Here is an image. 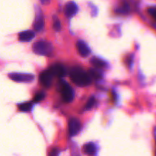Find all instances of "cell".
Here are the masks:
<instances>
[{
	"label": "cell",
	"mask_w": 156,
	"mask_h": 156,
	"mask_svg": "<svg viewBox=\"0 0 156 156\" xmlns=\"http://www.w3.org/2000/svg\"><path fill=\"white\" fill-rule=\"evenodd\" d=\"M70 78L78 86H88L91 83V79L88 73L79 67H75L71 70Z\"/></svg>",
	"instance_id": "6da1fadb"
},
{
	"label": "cell",
	"mask_w": 156,
	"mask_h": 156,
	"mask_svg": "<svg viewBox=\"0 0 156 156\" xmlns=\"http://www.w3.org/2000/svg\"><path fill=\"white\" fill-rule=\"evenodd\" d=\"M53 76H56L58 78H62L66 76V68L63 65L60 63H56L51 66L49 69Z\"/></svg>",
	"instance_id": "52a82bcc"
},
{
	"label": "cell",
	"mask_w": 156,
	"mask_h": 156,
	"mask_svg": "<svg viewBox=\"0 0 156 156\" xmlns=\"http://www.w3.org/2000/svg\"><path fill=\"white\" fill-rule=\"evenodd\" d=\"M130 12V6L128 3L124 2L122 5L119 6L117 9H116V12L119 14H123V15H126Z\"/></svg>",
	"instance_id": "2e32d148"
},
{
	"label": "cell",
	"mask_w": 156,
	"mask_h": 156,
	"mask_svg": "<svg viewBox=\"0 0 156 156\" xmlns=\"http://www.w3.org/2000/svg\"><path fill=\"white\" fill-rule=\"evenodd\" d=\"M81 129V123L76 118H72L69 122V131L72 136L77 135Z\"/></svg>",
	"instance_id": "ba28073f"
},
{
	"label": "cell",
	"mask_w": 156,
	"mask_h": 156,
	"mask_svg": "<svg viewBox=\"0 0 156 156\" xmlns=\"http://www.w3.org/2000/svg\"><path fill=\"white\" fill-rule=\"evenodd\" d=\"M45 95L46 94L44 92H42V91H41V92H38L37 94H35L34 100L35 102H40V101H41L42 100H44V98H45Z\"/></svg>",
	"instance_id": "ac0fdd59"
},
{
	"label": "cell",
	"mask_w": 156,
	"mask_h": 156,
	"mask_svg": "<svg viewBox=\"0 0 156 156\" xmlns=\"http://www.w3.org/2000/svg\"><path fill=\"white\" fill-rule=\"evenodd\" d=\"M34 32L31 30H25V31L21 32L18 35V39L21 42H28L32 41L34 38Z\"/></svg>",
	"instance_id": "7c38bea8"
},
{
	"label": "cell",
	"mask_w": 156,
	"mask_h": 156,
	"mask_svg": "<svg viewBox=\"0 0 156 156\" xmlns=\"http://www.w3.org/2000/svg\"><path fill=\"white\" fill-rule=\"evenodd\" d=\"M53 28H54L56 31H59L61 29V23L56 17H55L54 21H53Z\"/></svg>",
	"instance_id": "d6986e66"
},
{
	"label": "cell",
	"mask_w": 156,
	"mask_h": 156,
	"mask_svg": "<svg viewBox=\"0 0 156 156\" xmlns=\"http://www.w3.org/2000/svg\"><path fill=\"white\" fill-rule=\"evenodd\" d=\"M44 27V18L43 15L42 11L40 8H37L35 20L34 22V28L37 31H41Z\"/></svg>",
	"instance_id": "5b68a950"
},
{
	"label": "cell",
	"mask_w": 156,
	"mask_h": 156,
	"mask_svg": "<svg viewBox=\"0 0 156 156\" xmlns=\"http://www.w3.org/2000/svg\"><path fill=\"white\" fill-rule=\"evenodd\" d=\"M66 15L67 17H73L74 15H76L78 12V5H76V2H69L67 3L65 6V9H64Z\"/></svg>",
	"instance_id": "9c48e42d"
},
{
	"label": "cell",
	"mask_w": 156,
	"mask_h": 156,
	"mask_svg": "<svg viewBox=\"0 0 156 156\" xmlns=\"http://www.w3.org/2000/svg\"><path fill=\"white\" fill-rule=\"evenodd\" d=\"M9 77L12 80L16 82H31L34 79V76L30 73H12L9 75Z\"/></svg>",
	"instance_id": "277c9868"
},
{
	"label": "cell",
	"mask_w": 156,
	"mask_h": 156,
	"mask_svg": "<svg viewBox=\"0 0 156 156\" xmlns=\"http://www.w3.org/2000/svg\"><path fill=\"white\" fill-rule=\"evenodd\" d=\"M128 62V66L129 67V68H131V67L133 66V56H129V58H128L127 59Z\"/></svg>",
	"instance_id": "44dd1931"
},
{
	"label": "cell",
	"mask_w": 156,
	"mask_h": 156,
	"mask_svg": "<svg viewBox=\"0 0 156 156\" xmlns=\"http://www.w3.org/2000/svg\"><path fill=\"white\" fill-rule=\"evenodd\" d=\"M91 62L96 69H103L107 66V63L105 61L98 57H95V56L91 58Z\"/></svg>",
	"instance_id": "4fadbf2b"
},
{
	"label": "cell",
	"mask_w": 156,
	"mask_h": 156,
	"mask_svg": "<svg viewBox=\"0 0 156 156\" xmlns=\"http://www.w3.org/2000/svg\"><path fill=\"white\" fill-rule=\"evenodd\" d=\"M53 45L47 41H37L33 45V51L36 54L41 56H49L53 53Z\"/></svg>",
	"instance_id": "7a4b0ae2"
},
{
	"label": "cell",
	"mask_w": 156,
	"mask_h": 156,
	"mask_svg": "<svg viewBox=\"0 0 156 156\" xmlns=\"http://www.w3.org/2000/svg\"><path fill=\"white\" fill-rule=\"evenodd\" d=\"M18 108L20 111L22 112H30L33 108V103L32 102H25V103H21L18 105Z\"/></svg>",
	"instance_id": "9a60e30c"
},
{
	"label": "cell",
	"mask_w": 156,
	"mask_h": 156,
	"mask_svg": "<svg viewBox=\"0 0 156 156\" xmlns=\"http://www.w3.org/2000/svg\"><path fill=\"white\" fill-rule=\"evenodd\" d=\"M148 12H149V15H151L152 16L155 17V7H151L148 9Z\"/></svg>",
	"instance_id": "7402d4cb"
},
{
	"label": "cell",
	"mask_w": 156,
	"mask_h": 156,
	"mask_svg": "<svg viewBox=\"0 0 156 156\" xmlns=\"http://www.w3.org/2000/svg\"><path fill=\"white\" fill-rule=\"evenodd\" d=\"M76 47H77V50L78 51H79V54H80L81 56H84V57L88 56V55H89V53H91L90 48L83 41H78L77 44H76Z\"/></svg>",
	"instance_id": "30bf717a"
},
{
	"label": "cell",
	"mask_w": 156,
	"mask_h": 156,
	"mask_svg": "<svg viewBox=\"0 0 156 156\" xmlns=\"http://www.w3.org/2000/svg\"><path fill=\"white\" fill-rule=\"evenodd\" d=\"M95 102H96V100H95V98H94V96H92V97L90 98L89 100L88 101V102H87V104H86L85 109L86 110L91 109V108L94 106V105H95Z\"/></svg>",
	"instance_id": "e0dca14e"
},
{
	"label": "cell",
	"mask_w": 156,
	"mask_h": 156,
	"mask_svg": "<svg viewBox=\"0 0 156 156\" xmlns=\"http://www.w3.org/2000/svg\"><path fill=\"white\" fill-rule=\"evenodd\" d=\"M53 76L49 69L42 72L39 77L40 82L46 88H50L53 82Z\"/></svg>",
	"instance_id": "8992f818"
},
{
	"label": "cell",
	"mask_w": 156,
	"mask_h": 156,
	"mask_svg": "<svg viewBox=\"0 0 156 156\" xmlns=\"http://www.w3.org/2000/svg\"><path fill=\"white\" fill-rule=\"evenodd\" d=\"M59 155V151L57 149L54 148V149H52L51 151L49 153V156H58Z\"/></svg>",
	"instance_id": "ffe728a7"
},
{
	"label": "cell",
	"mask_w": 156,
	"mask_h": 156,
	"mask_svg": "<svg viewBox=\"0 0 156 156\" xmlns=\"http://www.w3.org/2000/svg\"><path fill=\"white\" fill-rule=\"evenodd\" d=\"M82 150H83L84 153L86 154L87 155L94 156L96 155V152H97V147H96L94 143H88L84 145Z\"/></svg>",
	"instance_id": "8fae6325"
},
{
	"label": "cell",
	"mask_w": 156,
	"mask_h": 156,
	"mask_svg": "<svg viewBox=\"0 0 156 156\" xmlns=\"http://www.w3.org/2000/svg\"><path fill=\"white\" fill-rule=\"evenodd\" d=\"M60 85L61 94H62V98L64 101H66V103L73 101L75 95L73 88L66 82H64V81L61 82Z\"/></svg>",
	"instance_id": "3957f363"
},
{
	"label": "cell",
	"mask_w": 156,
	"mask_h": 156,
	"mask_svg": "<svg viewBox=\"0 0 156 156\" xmlns=\"http://www.w3.org/2000/svg\"><path fill=\"white\" fill-rule=\"evenodd\" d=\"M91 79H95V80H100L102 79V73L98 69H91L89 70V73H88Z\"/></svg>",
	"instance_id": "5bb4252c"
}]
</instances>
